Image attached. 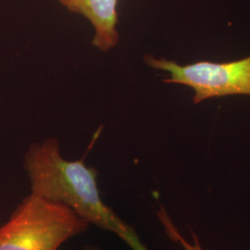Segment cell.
Here are the masks:
<instances>
[{
	"label": "cell",
	"instance_id": "6da1fadb",
	"mask_svg": "<svg viewBox=\"0 0 250 250\" xmlns=\"http://www.w3.org/2000/svg\"><path fill=\"white\" fill-rule=\"evenodd\" d=\"M23 168L31 193L69 206L90 224L115 233L133 250H148L134 228L103 202L98 170L88 167L83 159H64L58 139L49 137L32 144L24 155Z\"/></svg>",
	"mask_w": 250,
	"mask_h": 250
},
{
	"label": "cell",
	"instance_id": "7a4b0ae2",
	"mask_svg": "<svg viewBox=\"0 0 250 250\" xmlns=\"http://www.w3.org/2000/svg\"><path fill=\"white\" fill-rule=\"evenodd\" d=\"M89 227L69 206L31 193L0 226V250H59Z\"/></svg>",
	"mask_w": 250,
	"mask_h": 250
},
{
	"label": "cell",
	"instance_id": "3957f363",
	"mask_svg": "<svg viewBox=\"0 0 250 250\" xmlns=\"http://www.w3.org/2000/svg\"><path fill=\"white\" fill-rule=\"evenodd\" d=\"M145 62L156 70L170 73V78L164 80L165 83L193 88L195 104L230 95L250 96V57L232 62H199L187 66L152 56H146Z\"/></svg>",
	"mask_w": 250,
	"mask_h": 250
},
{
	"label": "cell",
	"instance_id": "277c9868",
	"mask_svg": "<svg viewBox=\"0 0 250 250\" xmlns=\"http://www.w3.org/2000/svg\"><path fill=\"white\" fill-rule=\"evenodd\" d=\"M66 9L87 19L95 28L93 45L101 51L116 46L118 0H59Z\"/></svg>",
	"mask_w": 250,
	"mask_h": 250
},
{
	"label": "cell",
	"instance_id": "5b68a950",
	"mask_svg": "<svg viewBox=\"0 0 250 250\" xmlns=\"http://www.w3.org/2000/svg\"><path fill=\"white\" fill-rule=\"evenodd\" d=\"M157 214H158V217H159L161 224L164 227V230L167 233V235L170 237L172 241L176 242L177 244L181 245L185 250H203L198 236L194 232L193 230H190L191 235H192V239H193L192 243L188 242L185 237L182 236V234L179 232L177 227L172 223L170 216L166 212V210L163 207H161V208H160V210L158 211Z\"/></svg>",
	"mask_w": 250,
	"mask_h": 250
},
{
	"label": "cell",
	"instance_id": "8992f818",
	"mask_svg": "<svg viewBox=\"0 0 250 250\" xmlns=\"http://www.w3.org/2000/svg\"><path fill=\"white\" fill-rule=\"evenodd\" d=\"M82 250H101L99 249V247L97 246H93V245H86L83 248Z\"/></svg>",
	"mask_w": 250,
	"mask_h": 250
}]
</instances>
